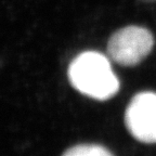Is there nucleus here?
I'll use <instances>...</instances> for the list:
<instances>
[{"instance_id": "20e7f679", "label": "nucleus", "mask_w": 156, "mask_h": 156, "mask_svg": "<svg viewBox=\"0 0 156 156\" xmlns=\"http://www.w3.org/2000/svg\"><path fill=\"white\" fill-rule=\"evenodd\" d=\"M62 156H114L106 147L99 144L83 143L67 149Z\"/></svg>"}, {"instance_id": "f257e3e1", "label": "nucleus", "mask_w": 156, "mask_h": 156, "mask_svg": "<svg viewBox=\"0 0 156 156\" xmlns=\"http://www.w3.org/2000/svg\"><path fill=\"white\" fill-rule=\"evenodd\" d=\"M68 79L77 91L99 101L108 100L119 90L110 60L100 52L86 51L76 56L68 67Z\"/></svg>"}, {"instance_id": "7ed1b4c3", "label": "nucleus", "mask_w": 156, "mask_h": 156, "mask_svg": "<svg viewBox=\"0 0 156 156\" xmlns=\"http://www.w3.org/2000/svg\"><path fill=\"white\" fill-rule=\"evenodd\" d=\"M125 125L136 140L156 143V93L134 95L125 112Z\"/></svg>"}, {"instance_id": "39448f33", "label": "nucleus", "mask_w": 156, "mask_h": 156, "mask_svg": "<svg viewBox=\"0 0 156 156\" xmlns=\"http://www.w3.org/2000/svg\"><path fill=\"white\" fill-rule=\"evenodd\" d=\"M142 1H146V2H153V1H156V0H142Z\"/></svg>"}, {"instance_id": "f03ea898", "label": "nucleus", "mask_w": 156, "mask_h": 156, "mask_svg": "<svg viewBox=\"0 0 156 156\" xmlns=\"http://www.w3.org/2000/svg\"><path fill=\"white\" fill-rule=\"evenodd\" d=\"M154 38L147 29L127 26L118 29L107 42V52L113 61L122 66H136L149 55Z\"/></svg>"}]
</instances>
